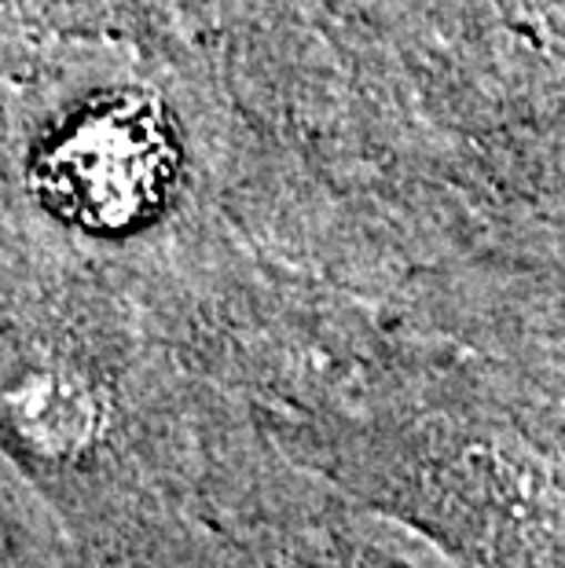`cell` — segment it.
I'll return each instance as SVG.
<instances>
[{"label": "cell", "mask_w": 565, "mask_h": 568, "mask_svg": "<svg viewBox=\"0 0 565 568\" xmlns=\"http://www.w3.org/2000/svg\"><path fill=\"white\" fill-rule=\"evenodd\" d=\"M176 136L159 103L111 95L56 132L33 159V191L81 232L122 235L148 224L176 184Z\"/></svg>", "instance_id": "obj_1"}, {"label": "cell", "mask_w": 565, "mask_h": 568, "mask_svg": "<svg viewBox=\"0 0 565 568\" xmlns=\"http://www.w3.org/2000/svg\"><path fill=\"white\" fill-rule=\"evenodd\" d=\"M11 422L41 452H70L89 440L95 426V410L89 393L63 374H38L22 382L11 396Z\"/></svg>", "instance_id": "obj_2"}]
</instances>
